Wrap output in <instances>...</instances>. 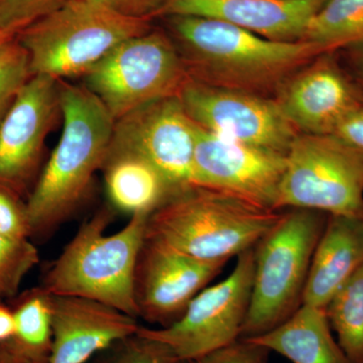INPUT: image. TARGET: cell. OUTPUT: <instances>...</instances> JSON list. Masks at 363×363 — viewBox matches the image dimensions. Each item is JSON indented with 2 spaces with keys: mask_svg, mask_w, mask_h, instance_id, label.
Segmentation results:
<instances>
[{
  "mask_svg": "<svg viewBox=\"0 0 363 363\" xmlns=\"http://www.w3.org/2000/svg\"><path fill=\"white\" fill-rule=\"evenodd\" d=\"M18 33H20V30H14V28L0 30V52L4 51L7 45H11L16 40Z\"/></svg>",
  "mask_w": 363,
  "mask_h": 363,
  "instance_id": "34",
  "label": "cell"
},
{
  "mask_svg": "<svg viewBox=\"0 0 363 363\" xmlns=\"http://www.w3.org/2000/svg\"><path fill=\"white\" fill-rule=\"evenodd\" d=\"M112 206L124 213L152 214L177 195L161 172L133 155H108L102 169Z\"/></svg>",
  "mask_w": 363,
  "mask_h": 363,
  "instance_id": "20",
  "label": "cell"
},
{
  "mask_svg": "<svg viewBox=\"0 0 363 363\" xmlns=\"http://www.w3.org/2000/svg\"><path fill=\"white\" fill-rule=\"evenodd\" d=\"M0 234L13 238H30L26 201L0 186Z\"/></svg>",
  "mask_w": 363,
  "mask_h": 363,
  "instance_id": "28",
  "label": "cell"
},
{
  "mask_svg": "<svg viewBox=\"0 0 363 363\" xmlns=\"http://www.w3.org/2000/svg\"><path fill=\"white\" fill-rule=\"evenodd\" d=\"M124 16L152 21L162 16L169 0H87Z\"/></svg>",
  "mask_w": 363,
  "mask_h": 363,
  "instance_id": "30",
  "label": "cell"
},
{
  "mask_svg": "<svg viewBox=\"0 0 363 363\" xmlns=\"http://www.w3.org/2000/svg\"><path fill=\"white\" fill-rule=\"evenodd\" d=\"M292 363H351L323 308L302 305L276 328L255 337L242 339Z\"/></svg>",
  "mask_w": 363,
  "mask_h": 363,
  "instance_id": "19",
  "label": "cell"
},
{
  "mask_svg": "<svg viewBox=\"0 0 363 363\" xmlns=\"http://www.w3.org/2000/svg\"><path fill=\"white\" fill-rule=\"evenodd\" d=\"M269 351L240 339L238 342L195 360L192 363H257L267 358Z\"/></svg>",
  "mask_w": 363,
  "mask_h": 363,
  "instance_id": "29",
  "label": "cell"
},
{
  "mask_svg": "<svg viewBox=\"0 0 363 363\" xmlns=\"http://www.w3.org/2000/svg\"><path fill=\"white\" fill-rule=\"evenodd\" d=\"M196 123L178 95L145 105L114 121L108 155L142 157L161 172L177 194L195 187Z\"/></svg>",
  "mask_w": 363,
  "mask_h": 363,
  "instance_id": "11",
  "label": "cell"
},
{
  "mask_svg": "<svg viewBox=\"0 0 363 363\" xmlns=\"http://www.w3.org/2000/svg\"><path fill=\"white\" fill-rule=\"evenodd\" d=\"M328 215L290 209L255 248L252 297L240 339L262 335L303 305L313 253Z\"/></svg>",
  "mask_w": 363,
  "mask_h": 363,
  "instance_id": "6",
  "label": "cell"
},
{
  "mask_svg": "<svg viewBox=\"0 0 363 363\" xmlns=\"http://www.w3.org/2000/svg\"><path fill=\"white\" fill-rule=\"evenodd\" d=\"M60 116L59 80L35 75L0 123V186L25 201L42 172L45 140Z\"/></svg>",
  "mask_w": 363,
  "mask_h": 363,
  "instance_id": "12",
  "label": "cell"
},
{
  "mask_svg": "<svg viewBox=\"0 0 363 363\" xmlns=\"http://www.w3.org/2000/svg\"><path fill=\"white\" fill-rule=\"evenodd\" d=\"M168 35L188 78L269 97L324 54L307 40L279 42L213 18L169 16Z\"/></svg>",
  "mask_w": 363,
  "mask_h": 363,
  "instance_id": "1",
  "label": "cell"
},
{
  "mask_svg": "<svg viewBox=\"0 0 363 363\" xmlns=\"http://www.w3.org/2000/svg\"><path fill=\"white\" fill-rule=\"evenodd\" d=\"M357 52H354V62L357 64V70L358 78L360 80V88L363 92V45H358Z\"/></svg>",
  "mask_w": 363,
  "mask_h": 363,
  "instance_id": "35",
  "label": "cell"
},
{
  "mask_svg": "<svg viewBox=\"0 0 363 363\" xmlns=\"http://www.w3.org/2000/svg\"><path fill=\"white\" fill-rule=\"evenodd\" d=\"M363 218V152L336 135L298 133L286 154L276 210Z\"/></svg>",
  "mask_w": 363,
  "mask_h": 363,
  "instance_id": "7",
  "label": "cell"
},
{
  "mask_svg": "<svg viewBox=\"0 0 363 363\" xmlns=\"http://www.w3.org/2000/svg\"><path fill=\"white\" fill-rule=\"evenodd\" d=\"M39 262V250L32 240L0 234V302L18 295L23 279Z\"/></svg>",
  "mask_w": 363,
  "mask_h": 363,
  "instance_id": "24",
  "label": "cell"
},
{
  "mask_svg": "<svg viewBox=\"0 0 363 363\" xmlns=\"http://www.w3.org/2000/svg\"><path fill=\"white\" fill-rule=\"evenodd\" d=\"M0 363H45L26 354L13 342L0 343Z\"/></svg>",
  "mask_w": 363,
  "mask_h": 363,
  "instance_id": "32",
  "label": "cell"
},
{
  "mask_svg": "<svg viewBox=\"0 0 363 363\" xmlns=\"http://www.w3.org/2000/svg\"><path fill=\"white\" fill-rule=\"evenodd\" d=\"M286 155L222 138L196 124L195 187L276 210Z\"/></svg>",
  "mask_w": 363,
  "mask_h": 363,
  "instance_id": "13",
  "label": "cell"
},
{
  "mask_svg": "<svg viewBox=\"0 0 363 363\" xmlns=\"http://www.w3.org/2000/svg\"><path fill=\"white\" fill-rule=\"evenodd\" d=\"M200 128L235 142L286 155L298 131L274 98L188 79L178 94Z\"/></svg>",
  "mask_w": 363,
  "mask_h": 363,
  "instance_id": "10",
  "label": "cell"
},
{
  "mask_svg": "<svg viewBox=\"0 0 363 363\" xmlns=\"http://www.w3.org/2000/svg\"><path fill=\"white\" fill-rule=\"evenodd\" d=\"M325 311L351 363H363V264L339 289Z\"/></svg>",
  "mask_w": 363,
  "mask_h": 363,
  "instance_id": "23",
  "label": "cell"
},
{
  "mask_svg": "<svg viewBox=\"0 0 363 363\" xmlns=\"http://www.w3.org/2000/svg\"><path fill=\"white\" fill-rule=\"evenodd\" d=\"M257 363H267V358H264V359L260 360V362H259Z\"/></svg>",
  "mask_w": 363,
  "mask_h": 363,
  "instance_id": "36",
  "label": "cell"
},
{
  "mask_svg": "<svg viewBox=\"0 0 363 363\" xmlns=\"http://www.w3.org/2000/svg\"><path fill=\"white\" fill-rule=\"evenodd\" d=\"M334 135L363 152V105L344 118Z\"/></svg>",
  "mask_w": 363,
  "mask_h": 363,
  "instance_id": "31",
  "label": "cell"
},
{
  "mask_svg": "<svg viewBox=\"0 0 363 363\" xmlns=\"http://www.w3.org/2000/svg\"><path fill=\"white\" fill-rule=\"evenodd\" d=\"M322 52L363 45V0H326L306 30L304 39Z\"/></svg>",
  "mask_w": 363,
  "mask_h": 363,
  "instance_id": "22",
  "label": "cell"
},
{
  "mask_svg": "<svg viewBox=\"0 0 363 363\" xmlns=\"http://www.w3.org/2000/svg\"><path fill=\"white\" fill-rule=\"evenodd\" d=\"M150 216L133 215L121 230L107 234L113 209L102 207L47 267L40 286L51 295L91 298L138 319L135 272Z\"/></svg>",
  "mask_w": 363,
  "mask_h": 363,
  "instance_id": "3",
  "label": "cell"
},
{
  "mask_svg": "<svg viewBox=\"0 0 363 363\" xmlns=\"http://www.w3.org/2000/svg\"><path fill=\"white\" fill-rule=\"evenodd\" d=\"M16 334V322L11 306L0 302V343L9 342Z\"/></svg>",
  "mask_w": 363,
  "mask_h": 363,
  "instance_id": "33",
  "label": "cell"
},
{
  "mask_svg": "<svg viewBox=\"0 0 363 363\" xmlns=\"http://www.w3.org/2000/svg\"><path fill=\"white\" fill-rule=\"evenodd\" d=\"M326 0H169L162 16L225 21L266 39L303 40Z\"/></svg>",
  "mask_w": 363,
  "mask_h": 363,
  "instance_id": "17",
  "label": "cell"
},
{
  "mask_svg": "<svg viewBox=\"0 0 363 363\" xmlns=\"http://www.w3.org/2000/svg\"><path fill=\"white\" fill-rule=\"evenodd\" d=\"M152 28V21L128 18L87 0H71L23 28L16 40L28 52L32 76L60 81L84 77L117 45Z\"/></svg>",
  "mask_w": 363,
  "mask_h": 363,
  "instance_id": "5",
  "label": "cell"
},
{
  "mask_svg": "<svg viewBox=\"0 0 363 363\" xmlns=\"http://www.w3.org/2000/svg\"><path fill=\"white\" fill-rule=\"evenodd\" d=\"M52 342L48 363H87L136 333L138 319L91 298L52 295Z\"/></svg>",
  "mask_w": 363,
  "mask_h": 363,
  "instance_id": "16",
  "label": "cell"
},
{
  "mask_svg": "<svg viewBox=\"0 0 363 363\" xmlns=\"http://www.w3.org/2000/svg\"><path fill=\"white\" fill-rule=\"evenodd\" d=\"M281 213L209 189L192 187L150 214L145 238L194 259L227 264L255 247Z\"/></svg>",
  "mask_w": 363,
  "mask_h": 363,
  "instance_id": "4",
  "label": "cell"
},
{
  "mask_svg": "<svg viewBox=\"0 0 363 363\" xmlns=\"http://www.w3.org/2000/svg\"><path fill=\"white\" fill-rule=\"evenodd\" d=\"M225 264L194 259L145 238L135 272L140 318L160 328L175 323Z\"/></svg>",
  "mask_w": 363,
  "mask_h": 363,
  "instance_id": "14",
  "label": "cell"
},
{
  "mask_svg": "<svg viewBox=\"0 0 363 363\" xmlns=\"http://www.w3.org/2000/svg\"><path fill=\"white\" fill-rule=\"evenodd\" d=\"M83 78L114 121L177 96L189 79L168 33L154 28L117 45Z\"/></svg>",
  "mask_w": 363,
  "mask_h": 363,
  "instance_id": "8",
  "label": "cell"
},
{
  "mask_svg": "<svg viewBox=\"0 0 363 363\" xmlns=\"http://www.w3.org/2000/svg\"><path fill=\"white\" fill-rule=\"evenodd\" d=\"M363 264V218L328 215L308 274L303 305L326 308Z\"/></svg>",
  "mask_w": 363,
  "mask_h": 363,
  "instance_id": "18",
  "label": "cell"
},
{
  "mask_svg": "<svg viewBox=\"0 0 363 363\" xmlns=\"http://www.w3.org/2000/svg\"><path fill=\"white\" fill-rule=\"evenodd\" d=\"M64 125L26 201L30 240H43L75 214L104 167L114 119L84 85L59 81Z\"/></svg>",
  "mask_w": 363,
  "mask_h": 363,
  "instance_id": "2",
  "label": "cell"
},
{
  "mask_svg": "<svg viewBox=\"0 0 363 363\" xmlns=\"http://www.w3.org/2000/svg\"><path fill=\"white\" fill-rule=\"evenodd\" d=\"M30 77L28 52L16 40L0 52V123Z\"/></svg>",
  "mask_w": 363,
  "mask_h": 363,
  "instance_id": "26",
  "label": "cell"
},
{
  "mask_svg": "<svg viewBox=\"0 0 363 363\" xmlns=\"http://www.w3.org/2000/svg\"><path fill=\"white\" fill-rule=\"evenodd\" d=\"M274 99L298 133L334 135L344 118L363 105V92L333 52H325L286 80Z\"/></svg>",
  "mask_w": 363,
  "mask_h": 363,
  "instance_id": "15",
  "label": "cell"
},
{
  "mask_svg": "<svg viewBox=\"0 0 363 363\" xmlns=\"http://www.w3.org/2000/svg\"><path fill=\"white\" fill-rule=\"evenodd\" d=\"M174 351L167 344L140 332L111 344L87 363H177Z\"/></svg>",
  "mask_w": 363,
  "mask_h": 363,
  "instance_id": "25",
  "label": "cell"
},
{
  "mask_svg": "<svg viewBox=\"0 0 363 363\" xmlns=\"http://www.w3.org/2000/svg\"><path fill=\"white\" fill-rule=\"evenodd\" d=\"M253 248L236 257L227 278L198 294L175 323L164 328L140 326L138 332L167 344L183 362H195L238 342L252 297Z\"/></svg>",
  "mask_w": 363,
  "mask_h": 363,
  "instance_id": "9",
  "label": "cell"
},
{
  "mask_svg": "<svg viewBox=\"0 0 363 363\" xmlns=\"http://www.w3.org/2000/svg\"><path fill=\"white\" fill-rule=\"evenodd\" d=\"M177 363H192V362H183V360H179L178 362Z\"/></svg>",
  "mask_w": 363,
  "mask_h": 363,
  "instance_id": "37",
  "label": "cell"
},
{
  "mask_svg": "<svg viewBox=\"0 0 363 363\" xmlns=\"http://www.w3.org/2000/svg\"><path fill=\"white\" fill-rule=\"evenodd\" d=\"M11 302L16 322L13 342L26 354L48 363L52 342L51 294L35 286Z\"/></svg>",
  "mask_w": 363,
  "mask_h": 363,
  "instance_id": "21",
  "label": "cell"
},
{
  "mask_svg": "<svg viewBox=\"0 0 363 363\" xmlns=\"http://www.w3.org/2000/svg\"><path fill=\"white\" fill-rule=\"evenodd\" d=\"M69 1L71 0H0V30H21Z\"/></svg>",
  "mask_w": 363,
  "mask_h": 363,
  "instance_id": "27",
  "label": "cell"
}]
</instances>
